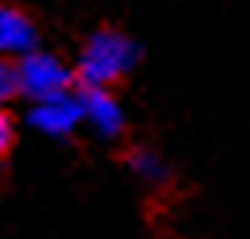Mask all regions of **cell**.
Wrapping results in <instances>:
<instances>
[{"label":"cell","mask_w":250,"mask_h":239,"mask_svg":"<svg viewBox=\"0 0 250 239\" xmlns=\"http://www.w3.org/2000/svg\"><path fill=\"white\" fill-rule=\"evenodd\" d=\"M138 64V45L127 38L124 30H94L86 38V45L79 49L75 60V86H97L108 90L112 83H120L124 75H131V67Z\"/></svg>","instance_id":"cell-1"},{"label":"cell","mask_w":250,"mask_h":239,"mask_svg":"<svg viewBox=\"0 0 250 239\" xmlns=\"http://www.w3.org/2000/svg\"><path fill=\"white\" fill-rule=\"evenodd\" d=\"M15 90L30 105L52 101V97H67V94H75V71L60 56L30 49L15 60Z\"/></svg>","instance_id":"cell-2"},{"label":"cell","mask_w":250,"mask_h":239,"mask_svg":"<svg viewBox=\"0 0 250 239\" xmlns=\"http://www.w3.org/2000/svg\"><path fill=\"white\" fill-rule=\"evenodd\" d=\"M75 101L83 112V124H90L101 138H116L124 131V105L116 101L112 90L97 86H75Z\"/></svg>","instance_id":"cell-3"},{"label":"cell","mask_w":250,"mask_h":239,"mask_svg":"<svg viewBox=\"0 0 250 239\" xmlns=\"http://www.w3.org/2000/svg\"><path fill=\"white\" fill-rule=\"evenodd\" d=\"M26 120H30V127H38V131L49 135V138H67V135H75V131L83 127V112H79L75 94L52 97V101H42V105H30Z\"/></svg>","instance_id":"cell-4"},{"label":"cell","mask_w":250,"mask_h":239,"mask_svg":"<svg viewBox=\"0 0 250 239\" xmlns=\"http://www.w3.org/2000/svg\"><path fill=\"white\" fill-rule=\"evenodd\" d=\"M34 45H38L34 22L19 8H11V4L0 0V56L4 60H19L22 52H30Z\"/></svg>","instance_id":"cell-5"},{"label":"cell","mask_w":250,"mask_h":239,"mask_svg":"<svg viewBox=\"0 0 250 239\" xmlns=\"http://www.w3.org/2000/svg\"><path fill=\"white\" fill-rule=\"evenodd\" d=\"M127 161H131V168H135L146 183H165V179H168L165 161H161L153 150H146V146H142V150H131V157H127Z\"/></svg>","instance_id":"cell-6"},{"label":"cell","mask_w":250,"mask_h":239,"mask_svg":"<svg viewBox=\"0 0 250 239\" xmlns=\"http://www.w3.org/2000/svg\"><path fill=\"white\" fill-rule=\"evenodd\" d=\"M11 97H19V90H15V60H4V56H0V109H4Z\"/></svg>","instance_id":"cell-7"},{"label":"cell","mask_w":250,"mask_h":239,"mask_svg":"<svg viewBox=\"0 0 250 239\" xmlns=\"http://www.w3.org/2000/svg\"><path fill=\"white\" fill-rule=\"evenodd\" d=\"M11 138H15V124H11L8 109H0V157L11 150Z\"/></svg>","instance_id":"cell-8"}]
</instances>
